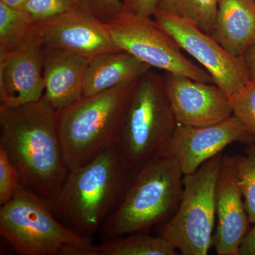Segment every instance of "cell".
Returning <instances> with one entry per match:
<instances>
[{
  "label": "cell",
  "mask_w": 255,
  "mask_h": 255,
  "mask_svg": "<svg viewBox=\"0 0 255 255\" xmlns=\"http://www.w3.org/2000/svg\"><path fill=\"white\" fill-rule=\"evenodd\" d=\"M178 124L164 77L150 69L132 90L117 142L129 167L135 171L162 155Z\"/></svg>",
  "instance_id": "obj_6"
},
{
  "label": "cell",
  "mask_w": 255,
  "mask_h": 255,
  "mask_svg": "<svg viewBox=\"0 0 255 255\" xmlns=\"http://www.w3.org/2000/svg\"><path fill=\"white\" fill-rule=\"evenodd\" d=\"M217 226L213 246L219 255H238L251 224L238 184L233 156L223 154L216 187Z\"/></svg>",
  "instance_id": "obj_14"
},
{
  "label": "cell",
  "mask_w": 255,
  "mask_h": 255,
  "mask_svg": "<svg viewBox=\"0 0 255 255\" xmlns=\"http://www.w3.org/2000/svg\"><path fill=\"white\" fill-rule=\"evenodd\" d=\"M36 27L21 10L0 2V55L7 54L21 46Z\"/></svg>",
  "instance_id": "obj_20"
},
{
  "label": "cell",
  "mask_w": 255,
  "mask_h": 255,
  "mask_svg": "<svg viewBox=\"0 0 255 255\" xmlns=\"http://www.w3.org/2000/svg\"><path fill=\"white\" fill-rule=\"evenodd\" d=\"M80 5L105 23L112 21L123 11L120 0H80Z\"/></svg>",
  "instance_id": "obj_25"
},
{
  "label": "cell",
  "mask_w": 255,
  "mask_h": 255,
  "mask_svg": "<svg viewBox=\"0 0 255 255\" xmlns=\"http://www.w3.org/2000/svg\"><path fill=\"white\" fill-rule=\"evenodd\" d=\"M134 172L116 144L70 170L58 199L50 206L65 226L92 239L122 200Z\"/></svg>",
  "instance_id": "obj_2"
},
{
  "label": "cell",
  "mask_w": 255,
  "mask_h": 255,
  "mask_svg": "<svg viewBox=\"0 0 255 255\" xmlns=\"http://www.w3.org/2000/svg\"><path fill=\"white\" fill-rule=\"evenodd\" d=\"M26 1L27 0H0V2L6 5L8 7L17 10L22 9Z\"/></svg>",
  "instance_id": "obj_29"
},
{
  "label": "cell",
  "mask_w": 255,
  "mask_h": 255,
  "mask_svg": "<svg viewBox=\"0 0 255 255\" xmlns=\"http://www.w3.org/2000/svg\"><path fill=\"white\" fill-rule=\"evenodd\" d=\"M36 30L45 48L66 50L88 59L122 50L114 43L106 23L82 6L36 24Z\"/></svg>",
  "instance_id": "obj_11"
},
{
  "label": "cell",
  "mask_w": 255,
  "mask_h": 255,
  "mask_svg": "<svg viewBox=\"0 0 255 255\" xmlns=\"http://www.w3.org/2000/svg\"><path fill=\"white\" fill-rule=\"evenodd\" d=\"M153 18L168 32L183 50L195 58L214 84L231 96L246 86L249 73L243 56H235L187 18L157 9Z\"/></svg>",
  "instance_id": "obj_9"
},
{
  "label": "cell",
  "mask_w": 255,
  "mask_h": 255,
  "mask_svg": "<svg viewBox=\"0 0 255 255\" xmlns=\"http://www.w3.org/2000/svg\"><path fill=\"white\" fill-rule=\"evenodd\" d=\"M80 6V0H27L21 11L32 22L38 24L66 14Z\"/></svg>",
  "instance_id": "obj_22"
},
{
  "label": "cell",
  "mask_w": 255,
  "mask_h": 255,
  "mask_svg": "<svg viewBox=\"0 0 255 255\" xmlns=\"http://www.w3.org/2000/svg\"><path fill=\"white\" fill-rule=\"evenodd\" d=\"M0 148L17 169L23 187L50 205L56 201L70 169L60 140L58 112L44 97L0 107Z\"/></svg>",
  "instance_id": "obj_1"
},
{
  "label": "cell",
  "mask_w": 255,
  "mask_h": 255,
  "mask_svg": "<svg viewBox=\"0 0 255 255\" xmlns=\"http://www.w3.org/2000/svg\"><path fill=\"white\" fill-rule=\"evenodd\" d=\"M21 179L17 169L11 162L6 152L0 148V204L9 202L21 187Z\"/></svg>",
  "instance_id": "obj_24"
},
{
  "label": "cell",
  "mask_w": 255,
  "mask_h": 255,
  "mask_svg": "<svg viewBox=\"0 0 255 255\" xmlns=\"http://www.w3.org/2000/svg\"><path fill=\"white\" fill-rule=\"evenodd\" d=\"M243 58L248 68L250 80L251 81L255 80V44L247 50Z\"/></svg>",
  "instance_id": "obj_28"
},
{
  "label": "cell",
  "mask_w": 255,
  "mask_h": 255,
  "mask_svg": "<svg viewBox=\"0 0 255 255\" xmlns=\"http://www.w3.org/2000/svg\"><path fill=\"white\" fill-rule=\"evenodd\" d=\"M238 184L251 224L255 223V142L247 146L245 154L233 155Z\"/></svg>",
  "instance_id": "obj_21"
},
{
  "label": "cell",
  "mask_w": 255,
  "mask_h": 255,
  "mask_svg": "<svg viewBox=\"0 0 255 255\" xmlns=\"http://www.w3.org/2000/svg\"><path fill=\"white\" fill-rule=\"evenodd\" d=\"M233 114L255 137V80L250 81L241 90L230 96Z\"/></svg>",
  "instance_id": "obj_23"
},
{
  "label": "cell",
  "mask_w": 255,
  "mask_h": 255,
  "mask_svg": "<svg viewBox=\"0 0 255 255\" xmlns=\"http://www.w3.org/2000/svg\"><path fill=\"white\" fill-rule=\"evenodd\" d=\"M150 66L125 50L110 52L90 59L82 88V97L97 95L135 81Z\"/></svg>",
  "instance_id": "obj_17"
},
{
  "label": "cell",
  "mask_w": 255,
  "mask_h": 255,
  "mask_svg": "<svg viewBox=\"0 0 255 255\" xmlns=\"http://www.w3.org/2000/svg\"><path fill=\"white\" fill-rule=\"evenodd\" d=\"M44 51L35 27L21 46L0 55V107L25 105L43 97Z\"/></svg>",
  "instance_id": "obj_12"
},
{
  "label": "cell",
  "mask_w": 255,
  "mask_h": 255,
  "mask_svg": "<svg viewBox=\"0 0 255 255\" xmlns=\"http://www.w3.org/2000/svg\"><path fill=\"white\" fill-rule=\"evenodd\" d=\"M223 154L184 175L179 207L170 219L158 226V235L182 255H206L213 246L216 187Z\"/></svg>",
  "instance_id": "obj_7"
},
{
  "label": "cell",
  "mask_w": 255,
  "mask_h": 255,
  "mask_svg": "<svg viewBox=\"0 0 255 255\" xmlns=\"http://www.w3.org/2000/svg\"><path fill=\"white\" fill-rule=\"evenodd\" d=\"M238 255H255V223L243 238Z\"/></svg>",
  "instance_id": "obj_27"
},
{
  "label": "cell",
  "mask_w": 255,
  "mask_h": 255,
  "mask_svg": "<svg viewBox=\"0 0 255 255\" xmlns=\"http://www.w3.org/2000/svg\"><path fill=\"white\" fill-rule=\"evenodd\" d=\"M251 145L255 137L235 115L206 127L178 124L162 155L174 157L184 175L193 173L204 162L233 143Z\"/></svg>",
  "instance_id": "obj_10"
},
{
  "label": "cell",
  "mask_w": 255,
  "mask_h": 255,
  "mask_svg": "<svg viewBox=\"0 0 255 255\" xmlns=\"http://www.w3.org/2000/svg\"><path fill=\"white\" fill-rule=\"evenodd\" d=\"M166 92L179 124L206 127L233 115L230 96L216 84L167 73Z\"/></svg>",
  "instance_id": "obj_13"
},
{
  "label": "cell",
  "mask_w": 255,
  "mask_h": 255,
  "mask_svg": "<svg viewBox=\"0 0 255 255\" xmlns=\"http://www.w3.org/2000/svg\"><path fill=\"white\" fill-rule=\"evenodd\" d=\"M144 233L126 235L103 241L98 246L100 255H176L179 253L167 240Z\"/></svg>",
  "instance_id": "obj_18"
},
{
  "label": "cell",
  "mask_w": 255,
  "mask_h": 255,
  "mask_svg": "<svg viewBox=\"0 0 255 255\" xmlns=\"http://www.w3.org/2000/svg\"><path fill=\"white\" fill-rule=\"evenodd\" d=\"M137 80L82 97L58 112L60 140L70 171L85 165L117 144Z\"/></svg>",
  "instance_id": "obj_4"
},
{
  "label": "cell",
  "mask_w": 255,
  "mask_h": 255,
  "mask_svg": "<svg viewBox=\"0 0 255 255\" xmlns=\"http://www.w3.org/2000/svg\"><path fill=\"white\" fill-rule=\"evenodd\" d=\"M90 61L88 58L66 50L45 48L43 97L56 112L82 98Z\"/></svg>",
  "instance_id": "obj_15"
},
{
  "label": "cell",
  "mask_w": 255,
  "mask_h": 255,
  "mask_svg": "<svg viewBox=\"0 0 255 255\" xmlns=\"http://www.w3.org/2000/svg\"><path fill=\"white\" fill-rule=\"evenodd\" d=\"M211 36L231 54L243 56L255 44V0H219Z\"/></svg>",
  "instance_id": "obj_16"
},
{
  "label": "cell",
  "mask_w": 255,
  "mask_h": 255,
  "mask_svg": "<svg viewBox=\"0 0 255 255\" xmlns=\"http://www.w3.org/2000/svg\"><path fill=\"white\" fill-rule=\"evenodd\" d=\"M106 24L114 43L121 49L128 52L151 68L214 84L205 69L188 59L173 37L152 17L123 11Z\"/></svg>",
  "instance_id": "obj_8"
},
{
  "label": "cell",
  "mask_w": 255,
  "mask_h": 255,
  "mask_svg": "<svg viewBox=\"0 0 255 255\" xmlns=\"http://www.w3.org/2000/svg\"><path fill=\"white\" fill-rule=\"evenodd\" d=\"M219 0H159L157 9L187 18L203 31L211 35Z\"/></svg>",
  "instance_id": "obj_19"
},
{
  "label": "cell",
  "mask_w": 255,
  "mask_h": 255,
  "mask_svg": "<svg viewBox=\"0 0 255 255\" xmlns=\"http://www.w3.org/2000/svg\"><path fill=\"white\" fill-rule=\"evenodd\" d=\"M159 0H124L123 11L144 17H153Z\"/></svg>",
  "instance_id": "obj_26"
},
{
  "label": "cell",
  "mask_w": 255,
  "mask_h": 255,
  "mask_svg": "<svg viewBox=\"0 0 255 255\" xmlns=\"http://www.w3.org/2000/svg\"><path fill=\"white\" fill-rule=\"evenodd\" d=\"M0 236L21 255H100L83 237L55 216L49 203L21 185L1 206Z\"/></svg>",
  "instance_id": "obj_5"
},
{
  "label": "cell",
  "mask_w": 255,
  "mask_h": 255,
  "mask_svg": "<svg viewBox=\"0 0 255 255\" xmlns=\"http://www.w3.org/2000/svg\"><path fill=\"white\" fill-rule=\"evenodd\" d=\"M183 177L177 161L167 155L137 169L122 200L99 231L104 241L147 232L170 219L182 199Z\"/></svg>",
  "instance_id": "obj_3"
}]
</instances>
